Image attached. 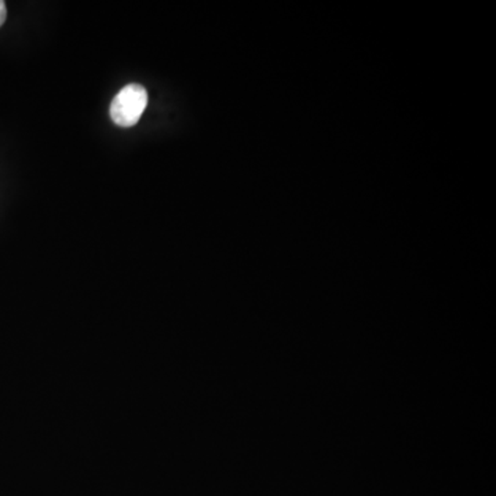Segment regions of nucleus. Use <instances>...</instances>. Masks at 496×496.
I'll list each match as a JSON object with an SVG mask.
<instances>
[{"label":"nucleus","instance_id":"f257e3e1","mask_svg":"<svg viewBox=\"0 0 496 496\" xmlns=\"http://www.w3.org/2000/svg\"><path fill=\"white\" fill-rule=\"evenodd\" d=\"M148 105V93L137 83L126 86L119 91L111 104V119L121 127H132L140 121Z\"/></svg>","mask_w":496,"mask_h":496},{"label":"nucleus","instance_id":"f03ea898","mask_svg":"<svg viewBox=\"0 0 496 496\" xmlns=\"http://www.w3.org/2000/svg\"><path fill=\"white\" fill-rule=\"evenodd\" d=\"M6 17H7L6 4H5V2H2V0H0V26H4L5 21H6Z\"/></svg>","mask_w":496,"mask_h":496}]
</instances>
